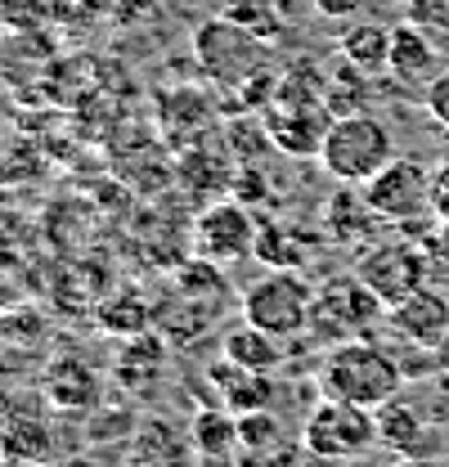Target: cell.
<instances>
[{
    "instance_id": "16",
    "label": "cell",
    "mask_w": 449,
    "mask_h": 467,
    "mask_svg": "<svg viewBox=\"0 0 449 467\" xmlns=\"http://www.w3.org/2000/svg\"><path fill=\"white\" fill-rule=\"evenodd\" d=\"M221 355L224 359H234V364H243V368H256V373H275L283 359H287L283 337L266 333V328H256V324H247V319L234 324V328L224 333Z\"/></svg>"
},
{
    "instance_id": "6",
    "label": "cell",
    "mask_w": 449,
    "mask_h": 467,
    "mask_svg": "<svg viewBox=\"0 0 449 467\" xmlns=\"http://www.w3.org/2000/svg\"><path fill=\"white\" fill-rule=\"evenodd\" d=\"M315 288L297 270H266L252 288L243 292V319L275 333V337H301L310 328Z\"/></svg>"
},
{
    "instance_id": "28",
    "label": "cell",
    "mask_w": 449,
    "mask_h": 467,
    "mask_svg": "<svg viewBox=\"0 0 449 467\" xmlns=\"http://www.w3.org/2000/svg\"><path fill=\"white\" fill-rule=\"evenodd\" d=\"M0 342L14 350H27V347H41L46 342V324H41V315L37 310H9V315H0Z\"/></svg>"
},
{
    "instance_id": "35",
    "label": "cell",
    "mask_w": 449,
    "mask_h": 467,
    "mask_svg": "<svg viewBox=\"0 0 449 467\" xmlns=\"http://www.w3.org/2000/svg\"><path fill=\"white\" fill-rule=\"evenodd\" d=\"M297 467H337V463H329V459H315V454H306Z\"/></svg>"
},
{
    "instance_id": "10",
    "label": "cell",
    "mask_w": 449,
    "mask_h": 467,
    "mask_svg": "<svg viewBox=\"0 0 449 467\" xmlns=\"http://www.w3.org/2000/svg\"><path fill=\"white\" fill-rule=\"evenodd\" d=\"M261 126L270 135V144L287 158H319L324 135L333 126L329 104H301V99H270L261 109Z\"/></svg>"
},
{
    "instance_id": "36",
    "label": "cell",
    "mask_w": 449,
    "mask_h": 467,
    "mask_svg": "<svg viewBox=\"0 0 449 467\" xmlns=\"http://www.w3.org/2000/svg\"><path fill=\"white\" fill-rule=\"evenodd\" d=\"M68 467H112V463H104V459H72Z\"/></svg>"
},
{
    "instance_id": "7",
    "label": "cell",
    "mask_w": 449,
    "mask_h": 467,
    "mask_svg": "<svg viewBox=\"0 0 449 467\" xmlns=\"http://www.w3.org/2000/svg\"><path fill=\"white\" fill-rule=\"evenodd\" d=\"M355 275L373 288V296L392 310L404 296H413L418 288H427L432 279V261H427V247L423 243H409V238H392V243H373L364 247Z\"/></svg>"
},
{
    "instance_id": "23",
    "label": "cell",
    "mask_w": 449,
    "mask_h": 467,
    "mask_svg": "<svg viewBox=\"0 0 449 467\" xmlns=\"http://www.w3.org/2000/svg\"><path fill=\"white\" fill-rule=\"evenodd\" d=\"M341 58L355 63L369 77H382L387 72V58H392V27L387 23H355L341 36Z\"/></svg>"
},
{
    "instance_id": "8",
    "label": "cell",
    "mask_w": 449,
    "mask_h": 467,
    "mask_svg": "<svg viewBox=\"0 0 449 467\" xmlns=\"http://www.w3.org/2000/svg\"><path fill=\"white\" fill-rule=\"evenodd\" d=\"M360 189H364L369 207L392 225H409L418 216H432V167L418 162V158H392Z\"/></svg>"
},
{
    "instance_id": "31",
    "label": "cell",
    "mask_w": 449,
    "mask_h": 467,
    "mask_svg": "<svg viewBox=\"0 0 449 467\" xmlns=\"http://www.w3.org/2000/svg\"><path fill=\"white\" fill-rule=\"evenodd\" d=\"M432 216L449 225V158H441V167L432 171Z\"/></svg>"
},
{
    "instance_id": "18",
    "label": "cell",
    "mask_w": 449,
    "mask_h": 467,
    "mask_svg": "<svg viewBox=\"0 0 449 467\" xmlns=\"http://www.w3.org/2000/svg\"><path fill=\"white\" fill-rule=\"evenodd\" d=\"M373 418H378V445H382V450H392L395 459H409V454H418V450H423L427 427H423L418 409L409 405L404 396H392L387 405H378L373 409Z\"/></svg>"
},
{
    "instance_id": "22",
    "label": "cell",
    "mask_w": 449,
    "mask_h": 467,
    "mask_svg": "<svg viewBox=\"0 0 449 467\" xmlns=\"http://www.w3.org/2000/svg\"><path fill=\"white\" fill-rule=\"evenodd\" d=\"M95 319H99V328L112 333V337H140V333H153V306L140 296V292H112L109 301H99V310H95Z\"/></svg>"
},
{
    "instance_id": "32",
    "label": "cell",
    "mask_w": 449,
    "mask_h": 467,
    "mask_svg": "<svg viewBox=\"0 0 449 467\" xmlns=\"http://www.w3.org/2000/svg\"><path fill=\"white\" fill-rule=\"evenodd\" d=\"M427 261H432V275H449V225H441L436 238L427 243Z\"/></svg>"
},
{
    "instance_id": "25",
    "label": "cell",
    "mask_w": 449,
    "mask_h": 467,
    "mask_svg": "<svg viewBox=\"0 0 449 467\" xmlns=\"http://www.w3.org/2000/svg\"><path fill=\"white\" fill-rule=\"evenodd\" d=\"M287 445H297V441L283 431L275 409L238 413V454H275V450H287Z\"/></svg>"
},
{
    "instance_id": "3",
    "label": "cell",
    "mask_w": 449,
    "mask_h": 467,
    "mask_svg": "<svg viewBox=\"0 0 449 467\" xmlns=\"http://www.w3.org/2000/svg\"><path fill=\"white\" fill-rule=\"evenodd\" d=\"M301 445H306V454L329 459V463L364 459L378 445V418H373V409L324 396L301 427Z\"/></svg>"
},
{
    "instance_id": "11",
    "label": "cell",
    "mask_w": 449,
    "mask_h": 467,
    "mask_svg": "<svg viewBox=\"0 0 449 467\" xmlns=\"http://www.w3.org/2000/svg\"><path fill=\"white\" fill-rule=\"evenodd\" d=\"M387 328L413 347L441 350L449 342V301L436 288H418L413 296H404L400 306L387 310Z\"/></svg>"
},
{
    "instance_id": "15",
    "label": "cell",
    "mask_w": 449,
    "mask_h": 467,
    "mask_svg": "<svg viewBox=\"0 0 449 467\" xmlns=\"http://www.w3.org/2000/svg\"><path fill=\"white\" fill-rule=\"evenodd\" d=\"M216 315H221V301H212V296H189V292H171L167 301H158L153 306V324H158V333H167L171 342H193V337H203L212 324H216Z\"/></svg>"
},
{
    "instance_id": "37",
    "label": "cell",
    "mask_w": 449,
    "mask_h": 467,
    "mask_svg": "<svg viewBox=\"0 0 449 467\" xmlns=\"http://www.w3.org/2000/svg\"><path fill=\"white\" fill-rule=\"evenodd\" d=\"M0 355H5V342H0Z\"/></svg>"
},
{
    "instance_id": "2",
    "label": "cell",
    "mask_w": 449,
    "mask_h": 467,
    "mask_svg": "<svg viewBox=\"0 0 449 467\" xmlns=\"http://www.w3.org/2000/svg\"><path fill=\"white\" fill-rule=\"evenodd\" d=\"M395 158V140L387 130V121H378L373 113H350L333 117L324 149H319V167L333 175L337 184H369Z\"/></svg>"
},
{
    "instance_id": "20",
    "label": "cell",
    "mask_w": 449,
    "mask_h": 467,
    "mask_svg": "<svg viewBox=\"0 0 449 467\" xmlns=\"http://www.w3.org/2000/svg\"><path fill=\"white\" fill-rule=\"evenodd\" d=\"M0 454L5 459H14V463H50V454H55V436H50V427L41 422V413H23V418H9L5 427H0Z\"/></svg>"
},
{
    "instance_id": "34",
    "label": "cell",
    "mask_w": 449,
    "mask_h": 467,
    "mask_svg": "<svg viewBox=\"0 0 449 467\" xmlns=\"http://www.w3.org/2000/svg\"><path fill=\"white\" fill-rule=\"evenodd\" d=\"M395 467H441V463H432V459H423V454H409V459H400Z\"/></svg>"
},
{
    "instance_id": "27",
    "label": "cell",
    "mask_w": 449,
    "mask_h": 467,
    "mask_svg": "<svg viewBox=\"0 0 449 467\" xmlns=\"http://www.w3.org/2000/svg\"><path fill=\"white\" fill-rule=\"evenodd\" d=\"M171 288L189 292V296L224 301V265H216V261H207V256L193 252V261H184V265L175 270V284H171Z\"/></svg>"
},
{
    "instance_id": "1",
    "label": "cell",
    "mask_w": 449,
    "mask_h": 467,
    "mask_svg": "<svg viewBox=\"0 0 449 467\" xmlns=\"http://www.w3.org/2000/svg\"><path fill=\"white\" fill-rule=\"evenodd\" d=\"M319 387L333 400H350V405L378 409L404 387V368L395 364L382 347H373L369 337H350L329 347L324 364H319Z\"/></svg>"
},
{
    "instance_id": "29",
    "label": "cell",
    "mask_w": 449,
    "mask_h": 467,
    "mask_svg": "<svg viewBox=\"0 0 449 467\" xmlns=\"http://www.w3.org/2000/svg\"><path fill=\"white\" fill-rule=\"evenodd\" d=\"M229 18H234V23H243L247 32H256L261 41L279 32V18H275V9H270V5H256V0H252V5H234V9H229Z\"/></svg>"
},
{
    "instance_id": "5",
    "label": "cell",
    "mask_w": 449,
    "mask_h": 467,
    "mask_svg": "<svg viewBox=\"0 0 449 467\" xmlns=\"http://www.w3.org/2000/svg\"><path fill=\"white\" fill-rule=\"evenodd\" d=\"M387 315V306L373 296V288L350 270L341 279H329L324 288L315 292V306H310V328L306 337L319 342V347H337V342H350V337H364V328Z\"/></svg>"
},
{
    "instance_id": "21",
    "label": "cell",
    "mask_w": 449,
    "mask_h": 467,
    "mask_svg": "<svg viewBox=\"0 0 449 467\" xmlns=\"http://www.w3.org/2000/svg\"><path fill=\"white\" fill-rule=\"evenodd\" d=\"M162 373V342L153 333H140V337H126L117 350V382L126 391H149Z\"/></svg>"
},
{
    "instance_id": "19",
    "label": "cell",
    "mask_w": 449,
    "mask_h": 467,
    "mask_svg": "<svg viewBox=\"0 0 449 467\" xmlns=\"http://www.w3.org/2000/svg\"><path fill=\"white\" fill-rule=\"evenodd\" d=\"M184 436L193 459H238V413L229 409H198Z\"/></svg>"
},
{
    "instance_id": "9",
    "label": "cell",
    "mask_w": 449,
    "mask_h": 467,
    "mask_svg": "<svg viewBox=\"0 0 449 467\" xmlns=\"http://www.w3.org/2000/svg\"><path fill=\"white\" fill-rule=\"evenodd\" d=\"M256 230L261 225L243 202L221 198V202L203 207V216L193 221V247H198V256H207L216 265H234L256 252Z\"/></svg>"
},
{
    "instance_id": "33",
    "label": "cell",
    "mask_w": 449,
    "mask_h": 467,
    "mask_svg": "<svg viewBox=\"0 0 449 467\" xmlns=\"http://www.w3.org/2000/svg\"><path fill=\"white\" fill-rule=\"evenodd\" d=\"M310 5H315V14H324V18H355V14H364L369 0H310Z\"/></svg>"
},
{
    "instance_id": "13",
    "label": "cell",
    "mask_w": 449,
    "mask_h": 467,
    "mask_svg": "<svg viewBox=\"0 0 449 467\" xmlns=\"http://www.w3.org/2000/svg\"><path fill=\"white\" fill-rule=\"evenodd\" d=\"M441 72V58L432 36L418 23H395L392 27V58H387V77H395L400 86H432Z\"/></svg>"
},
{
    "instance_id": "24",
    "label": "cell",
    "mask_w": 449,
    "mask_h": 467,
    "mask_svg": "<svg viewBox=\"0 0 449 467\" xmlns=\"http://www.w3.org/2000/svg\"><path fill=\"white\" fill-rule=\"evenodd\" d=\"M369 95H373V77L360 72L355 63L341 58L333 72H329V95H324V104H329V113L333 117L364 113V109H369Z\"/></svg>"
},
{
    "instance_id": "12",
    "label": "cell",
    "mask_w": 449,
    "mask_h": 467,
    "mask_svg": "<svg viewBox=\"0 0 449 467\" xmlns=\"http://www.w3.org/2000/svg\"><path fill=\"white\" fill-rule=\"evenodd\" d=\"M99 373L86 368V359L77 355H58L46 368V405L58 413H95L99 409Z\"/></svg>"
},
{
    "instance_id": "26",
    "label": "cell",
    "mask_w": 449,
    "mask_h": 467,
    "mask_svg": "<svg viewBox=\"0 0 449 467\" xmlns=\"http://www.w3.org/2000/svg\"><path fill=\"white\" fill-rule=\"evenodd\" d=\"M301 247H306V238L297 230H287L279 221H266V225L256 230V252H252V256H261L270 270H297L301 256H306Z\"/></svg>"
},
{
    "instance_id": "4",
    "label": "cell",
    "mask_w": 449,
    "mask_h": 467,
    "mask_svg": "<svg viewBox=\"0 0 449 467\" xmlns=\"http://www.w3.org/2000/svg\"><path fill=\"white\" fill-rule=\"evenodd\" d=\"M193 58L198 67L224 86L229 95H238L256 72H266V50H261V36L247 32L243 23H234L229 14L224 18H212L193 32Z\"/></svg>"
},
{
    "instance_id": "30",
    "label": "cell",
    "mask_w": 449,
    "mask_h": 467,
    "mask_svg": "<svg viewBox=\"0 0 449 467\" xmlns=\"http://www.w3.org/2000/svg\"><path fill=\"white\" fill-rule=\"evenodd\" d=\"M423 104H427V113L449 130V72H436V81L423 90Z\"/></svg>"
},
{
    "instance_id": "17",
    "label": "cell",
    "mask_w": 449,
    "mask_h": 467,
    "mask_svg": "<svg viewBox=\"0 0 449 467\" xmlns=\"http://www.w3.org/2000/svg\"><path fill=\"white\" fill-rule=\"evenodd\" d=\"M193 450H189V436L180 441L167 422H144L131 441V454L126 467H193Z\"/></svg>"
},
{
    "instance_id": "14",
    "label": "cell",
    "mask_w": 449,
    "mask_h": 467,
    "mask_svg": "<svg viewBox=\"0 0 449 467\" xmlns=\"http://www.w3.org/2000/svg\"><path fill=\"white\" fill-rule=\"evenodd\" d=\"M212 382H216V396L229 413H256V409L275 405V382L270 373H256V368H243L234 359H216L212 364Z\"/></svg>"
}]
</instances>
